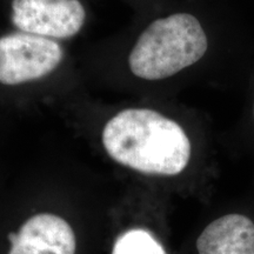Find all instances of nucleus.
Listing matches in <instances>:
<instances>
[{
	"instance_id": "obj_8",
	"label": "nucleus",
	"mask_w": 254,
	"mask_h": 254,
	"mask_svg": "<svg viewBox=\"0 0 254 254\" xmlns=\"http://www.w3.org/2000/svg\"><path fill=\"white\" fill-rule=\"evenodd\" d=\"M253 114H254V107H253Z\"/></svg>"
},
{
	"instance_id": "obj_1",
	"label": "nucleus",
	"mask_w": 254,
	"mask_h": 254,
	"mask_svg": "<svg viewBox=\"0 0 254 254\" xmlns=\"http://www.w3.org/2000/svg\"><path fill=\"white\" fill-rule=\"evenodd\" d=\"M101 140L116 163L152 176H177L190 160V141L174 120L150 109H126L106 123Z\"/></svg>"
},
{
	"instance_id": "obj_6",
	"label": "nucleus",
	"mask_w": 254,
	"mask_h": 254,
	"mask_svg": "<svg viewBox=\"0 0 254 254\" xmlns=\"http://www.w3.org/2000/svg\"><path fill=\"white\" fill-rule=\"evenodd\" d=\"M198 254H254V222L244 214L215 219L196 239Z\"/></svg>"
},
{
	"instance_id": "obj_4",
	"label": "nucleus",
	"mask_w": 254,
	"mask_h": 254,
	"mask_svg": "<svg viewBox=\"0 0 254 254\" xmlns=\"http://www.w3.org/2000/svg\"><path fill=\"white\" fill-rule=\"evenodd\" d=\"M11 21L24 33L67 39L78 33L86 12L79 0H12Z\"/></svg>"
},
{
	"instance_id": "obj_7",
	"label": "nucleus",
	"mask_w": 254,
	"mask_h": 254,
	"mask_svg": "<svg viewBox=\"0 0 254 254\" xmlns=\"http://www.w3.org/2000/svg\"><path fill=\"white\" fill-rule=\"evenodd\" d=\"M112 254H167L151 232L132 228L117 238Z\"/></svg>"
},
{
	"instance_id": "obj_5",
	"label": "nucleus",
	"mask_w": 254,
	"mask_h": 254,
	"mask_svg": "<svg viewBox=\"0 0 254 254\" xmlns=\"http://www.w3.org/2000/svg\"><path fill=\"white\" fill-rule=\"evenodd\" d=\"M75 246V234L67 221L40 213L21 226L8 254H74Z\"/></svg>"
},
{
	"instance_id": "obj_2",
	"label": "nucleus",
	"mask_w": 254,
	"mask_h": 254,
	"mask_svg": "<svg viewBox=\"0 0 254 254\" xmlns=\"http://www.w3.org/2000/svg\"><path fill=\"white\" fill-rule=\"evenodd\" d=\"M208 40L194 15L176 13L152 21L128 57L129 69L145 80H161L194 65L205 56Z\"/></svg>"
},
{
	"instance_id": "obj_3",
	"label": "nucleus",
	"mask_w": 254,
	"mask_h": 254,
	"mask_svg": "<svg viewBox=\"0 0 254 254\" xmlns=\"http://www.w3.org/2000/svg\"><path fill=\"white\" fill-rule=\"evenodd\" d=\"M64 59V50L49 38L15 32L0 37V84L14 86L52 73Z\"/></svg>"
}]
</instances>
